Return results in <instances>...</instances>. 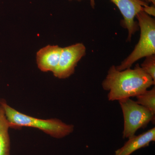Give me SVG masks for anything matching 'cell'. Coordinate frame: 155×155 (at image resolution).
Masks as SVG:
<instances>
[{"label": "cell", "instance_id": "6da1fadb", "mask_svg": "<svg viewBox=\"0 0 155 155\" xmlns=\"http://www.w3.org/2000/svg\"><path fill=\"white\" fill-rule=\"evenodd\" d=\"M155 84V81L137 64L134 69L122 71L117 70L114 65L111 66L102 86L109 91L108 100L113 101L136 97Z\"/></svg>", "mask_w": 155, "mask_h": 155}, {"label": "cell", "instance_id": "7a4b0ae2", "mask_svg": "<svg viewBox=\"0 0 155 155\" xmlns=\"http://www.w3.org/2000/svg\"><path fill=\"white\" fill-rule=\"evenodd\" d=\"M0 100L10 128L33 127L58 139L64 138L74 130V125L66 124L60 119H40L28 116L10 107L5 100Z\"/></svg>", "mask_w": 155, "mask_h": 155}, {"label": "cell", "instance_id": "3957f363", "mask_svg": "<svg viewBox=\"0 0 155 155\" xmlns=\"http://www.w3.org/2000/svg\"><path fill=\"white\" fill-rule=\"evenodd\" d=\"M140 28V38L134 49L116 68L119 71L130 68L136 61L143 58L155 54V19L141 11L136 16Z\"/></svg>", "mask_w": 155, "mask_h": 155}, {"label": "cell", "instance_id": "277c9868", "mask_svg": "<svg viewBox=\"0 0 155 155\" xmlns=\"http://www.w3.org/2000/svg\"><path fill=\"white\" fill-rule=\"evenodd\" d=\"M124 117L123 138H129L135 135L138 129L144 128L155 120V115L149 109L130 98L119 101Z\"/></svg>", "mask_w": 155, "mask_h": 155}, {"label": "cell", "instance_id": "5b68a950", "mask_svg": "<svg viewBox=\"0 0 155 155\" xmlns=\"http://www.w3.org/2000/svg\"><path fill=\"white\" fill-rule=\"evenodd\" d=\"M85 54L86 48L81 43L62 48L60 61L53 75L60 79L70 77L75 72L78 63Z\"/></svg>", "mask_w": 155, "mask_h": 155}, {"label": "cell", "instance_id": "8992f818", "mask_svg": "<svg viewBox=\"0 0 155 155\" xmlns=\"http://www.w3.org/2000/svg\"><path fill=\"white\" fill-rule=\"evenodd\" d=\"M119 9L123 17V25L128 31L127 41L137 30V26L134 21L137 14L143 11V7L148 4L142 0H111Z\"/></svg>", "mask_w": 155, "mask_h": 155}, {"label": "cell", "instance_id": "52a82bcc", "mask_svg": "<svg viewBox=\"0 0 155 155\" xmlns=\"http://www.w3.org/2000/svg\"><path fill=\"white\" fill-rule=\"evenodd\" d=\"M62 48L57 45H48L36 53V63L38 69L43 72H54L58 67Z\"/></svg>", "mask_w": 155, "mask_h": 155}, {"label": "cell", "instance_id": "ba28073f", "mask_svg": "<svg viewBox=\"0 0 155 155\" xmlns=\"http://www.w3.org/2000/svg\"><path fill=\"white\" fill-rule=\"evenodd\" d=\"M155 141L154 127L146 132L128 138L123 147L115 151V155H130L137 150L148 146L151 142Z\"/></svg>", "mask_w": 155, "mask_h": 155}, {"label": "cell", "instance_id": "9c48e42d", "mask_svg": "<svg viewBox=\"0 0 155 155\" xmlns=\"http://www.w3.org/2000/svg\"><path fill=\"white\" fill-rule=\"evenodd\" d=\"M8 122L2 104L0 106V155H11V142Z\"/></svg>", "mask_w": 155, "mask_h": 155}, {"label": "cell", "instance_id": "30bf717a", "mask_svg": "<svg viewBox=\"0 0 155 155\" xmlns=\"http://www.w3.org/2000/svg\"><path fill=\"white\" fill-rule=\"evenodd\" d=\"M136 102L140 105L149 109L155 114V87L147 90L143 92L136 97Z\"/></svg>", "mask_w": 155, "mask_h": 155}, {"label": "cell", "instance_id": "8fae6325", "mask_svg": "<svg viewBox=\"0 0 155 155\" xmlns=\"http://www.w3.org/2000/svg\"><path fill=\"white\" fill-rule=\"evenodd\" d=\"M140 67L147 74L150 75L155 81V54L146 57L145 60L141 64Z\"/></svg>", "mask_w": 155, "mask_h": 155}, {"label": "cell", "instance_id": "7c38bea8", "mask_svg": "<svg viewBox=\"0 0 155 155\" xmlns=\"http://www.w3.org/2000/svg\"><path fill=\"white\" fill-rule=\"evenodd\" d=\"M143 11L145 13L149 16H152L155 17V6H149L147 5L143 7Z\"/></svg>", "mask_w": 155, "mask_h": 155}, {"label": "cell", "instance_id": "4fadbf2b", "mask_svg": "<svg viewBox=\"0 0 155 155\" xmlns=\"http://www.w3.org/2000/svg\"><path fill=\"white\" fill-rule=\"evenodd\" d=\"M91 6L92 8L94 9L95 6V0H90Z\"/></svg>", "mask_w": 155, "mask_h": 155}, {"label": "cell", "instance_id": "5bb4252c", "mask_svg": "<svg viewBox=\"0 0 155 155\" xmlns=\"http://www.w3.org/2000/svg\"><path fill=\"white\" fill-rule=\"evenodd\" d=\"M142 1H144L148 4V3H152L154 5V6H155V0H142Z\"/></svg>", "mask_w": 155, "mask_h": 155}, {"label": "cell", "instance_id": "9a60e30c", "mask_svg": "<svg viewBox=\"0 0 155 155\" xmlns=\"http://www.w3.org/2000/svg\"><path fill=\"white\" fill-rule=\"evenodd\" d=\"M69 1H78V2H81V1H82V0H69Z\"/></svg>", "mask_w": 155, "mask_h": 155}, {"label": "cell", "instance_id": "2e32d148", "mask_svg": "<svg viewBox=\"0 0 155 155\" xmlns=\"http://www.w3.org/2000/svg\"><path fill=\"white\" fill-rule=\"evenodd\" d=\"M0 106H1V100H0Z\"/></svg>", "mask_w": 155, "mask_h": 155}]
</instances>
